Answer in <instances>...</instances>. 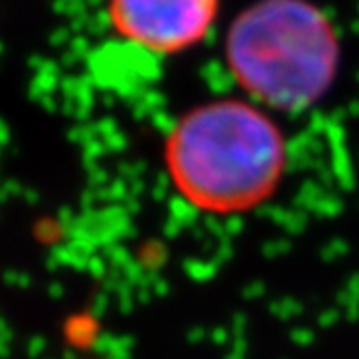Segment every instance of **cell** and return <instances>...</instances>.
Returning <instances> with one entry per match:
<instances>
[{"instance_id":"obj_1","label":"cell","mask_w":359,"mask_h":359,"mask_svg":"<svg viewBox=\"0 0 359 359\" xmlns=\"http://www.w3.org/2000/svg\"><path fill=\"white\" fill-rule=\"evenodd\" d=\"M166 172L183 198L207 213H245L278 191L288 149L269 110L224 97L187 110L164 144Z\"/></svg>"},{"instance_id":"obj_2","label":"cell","mask_w":359,"mask_h":359,"mask_svg":"<svg viewBox=\"0 0 359 359\" xmlns=\"http://www.w3.org/2000/svg\"><path fill=\"white\" fill-rule=\"evenodd\" d=\"M340 37L310 0H256L226 30L228 72L265 110L302 112L330 93L340 69Z\"/></svg>"},{"instance_id":"obj_3","label":"cell","mask_w":359,"mask_h":359,"mask_svg":"<svg viewBox=\"0 0 359 359\" xmlns=\"http://www.w3.org/2000/svg\"><path fill=\"white\" fill-rule=\"evenodd\" d=\"M219 9L222 0H108V20L125 41L172 56L211 35Z\"/></svg>"}]
</instances>
